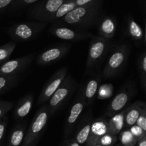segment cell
<instances>
[{
  "instance_id": "1",
  "label": "cell",
  "mask_w": 146,
  "mask_h": 146,
  "mask_svg": "<svg viewBox=\"0 0 146 146\" xmlns=\"http://www.w3.org/2000/svg\"><path fill=\"white\" fill-rule=\"evenodd\" d=\"M101 7L102 3L76 7L66 15L54 22L78 29L86 30L97 24L102 16Z\"/></svg>"
},
{
  "instance_id": "2",
  "label": "cell",
  "mask_w": 146,
  "mask_h": 146,
  "mask_svg": "<svg viewBox=\"0 0 146 146\" xmlns=\"http://www.w3.org/2000/svg\"><path fill=\"white\" fill-rule=\"evenodd\" d=\"M47 104L41 107L33 118L28 129L26 131L21 146H36L46 127L49 119Z\"/></svg>"
},
{
  "instance_id": "3",
  "label": "cell",
  "mask_w": 146,
  "mask_h": 146,
  "mask_svg": "<svg viewBox=\"0 0 146 146\" xmlns=\"http://www.w3.org/2000/svg\"><path fill=\"white\" fill-rule=\"evenodd\" d=\"M110 46V40L106 39L99 36L93 35L91 38L86 64V74L91 73L101 64L108 52Z\"/></svg>"
},
{
  "instance_id": "4",
  "label": "cell",
  "mask_w": 146,
  "mask_h": 146,
  "mask_svg": "<svg viewBox=\"0 0 146 146\" xmlns=\"http://www.w3.org/2000/svg\"><path fill=\"white\" fill-rule=\"evenodd\" d=\"M46 23L38 21L19 22L8 29V34L14 41H28L35 38L46 26Z\"/></svg>"
},
{
  "instance_id": "5",
  "label": "cell",
  "mask_w": 146,
  "mask_h": 146,
  "mask_svg": "<svg viewBox=\"0 0 146 146\" xmlns=\"http://www.w3.org/2000/svg\"><path fill=\"white\" fill-rule=\"evenodd\" d=\"M76 88V84L71 74H67L62 84L48 99V108L49 116H52L65 104Z\"/></svg>"
},
{
  "instance_id": "6",
  "label": "cell",
  "mask_w": 146,
  "mask_h": 146,
  "mask_svg": "<svg viewBox=\"0 0 146 146\" xmlns=\"http://www.w3.org/2000/svg\"><path fill=\"white\" fill-rule=\"evenodd\" d=\"M130 54V48L126 43L116 47L111 54L103 71L104 79L115 77L123 68Z\"/></svg>"
},
{
  "instance_id": "7",
  "label": "cell",
  "mask_w": 146,
  "mask_h": 146,
  "mask_svg": "<svg viewBox=\"0 0 146 146\" xmlns=\"http://www.w3.org/2000/svg\"><path fill=\"white\" fill-rule=\"evenodd\" d=\"M65 0H44L29 8L28 17L43 23L50 22L51 17Z\"/></svg>"
},
{
  "instance_id": "8",
  "label": "cell",
  "mask_w": 146,
  "mask_h": 146,
  "mask_svg": "<svg viewBox=\"0 0 146 146\" xmlns=\"http://www.w3.org/2000/svg\"><path fill=\"white\" fill-rule=\"evenodd\" d=\"M52 35L66 41H79L91 38L94 34L87 30L78 29L68 26L54 23L49 29Z\"/></svg>"
},
{
  "instance_id": "9",
  "label": "cell",
  "mask_w": 146,
  "mask_h": 146,
  "mask_svg": "<svg viewBox=\"0 0 146 146\" xmlns=\"http://www.w3.org/2000/svg\"><path fill=\"white\" fill-rule=\"evenodd\" d=\"M86 107V101L84 96V90L83 86L78 90V93L76 96L74 104L71 106V110L69 111L68 117L65 122L64 125V135L65 137H68L72 132L78 118L81 114L84 111V108Z\"/></svg>"
},
{
  "instance_id": "10",
  "label": "cell",
  "mask_w": 146,
  "mask_h": 146,
  "mask_svg": "<svg viewBox=\"0 0 146 146\" xmlns=\"http://www.w3.org/2000/svg\"><path fill=\"white\" fill-rule=\"evenodd\" d=\"M68 74V68L62 67L48 79L46 84L44 86L38 98V105L45 104L48 101L51 96L62 84L63 81Z\"/></svg>"
},
{
  "instance_id": "11",
  "label": "cell",
  "mask_w": 146,
  "mask_h": 146,
  "mask_svg": "<svg viewBox=\"0 0 146 146\" xmlns=\"http://www.w3.org/2000/svg\"><path fill=\"white\" fill-rule=\"evenodd\" d=\"M133 86L134 84H132L131 82L129 83V84H126L124 88H123L119 91V93L113 98L106 112V115L110 117L113 116L119 113L123 109V108H125L135 92Z\"/></svg>"
},
{
  "instance_id": "12",
  "label": "cell",
  "mask_w": 146,
  "mask_h": 146,
  "mask_svg": "<svg viewBox=\"0 0 146 146\" xmlns=\"http://www.w3.org/2000/svg\"><path fill=\"white\" fill-rule=\"evenodd\" d=\"M34 54H31L12 60H8L0 66V76L19 75L32 63Z\"/></svg>"
},
{
  "instance_id": "13",
  "label": "cell",
  "mask_w": 146,
  "mask_h": 146,
  "mask_svg": "<svg viewBox=\"0 0 146 146\" xmlns=\"http://www.w3.org/2000/svg\"><path fill=\"white\" fill-rule=\"evenodd\" d=\"M70 48L68 44H61L48 48L38 56L36 64L43 66L56 62L68 52Z\"/></svg>"
},
{
  "instance_id": "14",
  "label": "cell",
  "mask_w": 146,
  "mask_h": 146,
  "mask_svg": "<svg viewBox=\"0 0 146 146\" xmlns=\"http://www.w3.org/2000/svg\"><path fill=\"white\" fill-rule=\"evenodd\" d=\"M98 34L99 36L111 40L113 38L117 28V22L113 16H101L97 23Z\"/></svg>"
},
{
  "instance_id": "15",
  "label": "cell",
  "mask_w": 146,
  "mask_h": 146,
  "mask_svg": "<svg viewBox=\"0 0 146 146\" xmlns=\"http://www.w3.org/2000/svg\"><path fill=\"white\" fill-rule=\"evenodd\" d=\"M107 133H108V121L104 118L95 120L91 124V131L86 145V146H95L98 140Z\"/></svg>"
},
{
  "instance_id": "16",
  "label": "cell",
  "mask_w": 146,
  "mask_h": 146,
  "mask_svg": "<svg viewBox=\"0 0 146 146\" xmlns=\"http://www.w3.org/2000/svg\"><path fill=\"white\" fill-rule=\"evenodd\" d=\"M101 81V76L97 75L88 79L85 86H83L84 96L86 101V106L89 107L94 104L96 94L98 93V86Z\"/></svg>"
},
{
  "instance_id": "17",
  "label": "cell",
  "mask_w": 146,
  "mask_h": 146,
  "mask_svg": "<svg viewBox=\"0 0 146 146\" xmlns=\"http://www.w3.org/2000/svg\"><path fill=\"white\" fill-rule=\"evenodd\" d=\"M93 121L94 120H93L92 114L89 113L86 115L85 117L81 120V122L78 124V129H77L74 140L79 145H84L86 143L88 136H89L91 124H92Z\"/></svg>"
},
{
  "instance_id": "18",
  "label": "cell",
  "mask_w": 146,
  "mask_h": 146,
  "mask_svg": "<svg viewBox=\"0 0 146 146\" xmlns=\"http://www.w3.org/2000/svg\"><path fill=\"white\" fill-rule=\"evenodd\" d=\"M127 29L128 35L136 44H145V32L131 15L127 17Z\"/></svg>"
},
{
  "instance_id": "19",
  "label": "cell",
  "mask_w": 146,
  "mask_h": 146,
  "mask_svg": "<svg viewBox=\"0 0 146 146\" xmlns=\"http://www.w3.org/2000/svg\"><path fill=\"white\" fill-rule=\"evenodd\" d=\"M145 108V104L142 101H137L125 110L124 123L125 128H131L135 124L141 111Z\"/></svg>"
},
{
  "instance_id": "20",
  "label": "cell",
  "mask_w": 146,
  "mask_h": 146,
  "mask_svg": "<svg viewBox=\"0 0 146 146\" xmlns=\"http://www.w3.org/2000/svg\"><path fill=\"white\" fill-rule=\"evenodd\" d=\"M34 103V96L28 94L23 97L18 102L14 110V117L16 119H23L31 111Z\"/></svg>"
},
{
  "instance_id": "21",
  "label": "cell",
  "mask_w": 146,
  "mask_h": 146,
  "mask_svg": "<svg viewBox=\"0 0 146 146\" xmlns=\"http://www.w3.org/2000/svg\"><path fill=\"white\" fill-rule=\"evenodd\" d=\"M25 123H20L14 127L10 133L8 146H21L26 133Z\"/></svg>"
},
{
  "instance_id": "22",
  "label": "cell",
  "mask_w": 146,
  "mask_h": 146,
  "mask_svg": "<svg viewBox=\"0 0 146 146\" xmlns=\"http://www.w3.org/2000/svg\"><path fill=\"white\" fill-rule=\"evenodd\" d=\"M124 113H125V110L123 112L112 116L111 119L108 121V131L109 133L118 135V134L122 131L125 127Z\"/></svg>"
},
{
  "instance_id": "23",
  "label": "cell",
  "mask_w": 146,
  "mask_h": 146,
  "mask_svg": "<svg viewBox=\"0 0 146 146\" xmlns=\"http://www.w3.org/2000/svg\"><path fill=\"white\" fill-rule=\"evenodd\" d=\"M20 79L19 75L0 76V94L14 88Z\"/></svg>"
},
{
  "instance_id": "24",
  "label": "cell",
  "mask_w": 146,
  "mask_h": 146,
  "mask_svg": "<svg viewBox=\"0 0 146 146\" xmlns=\"http://www.w3.org/2000/svg\"><path fill=\"white\" fill-rule=\"evenodd\" d=\"M75 1L76 0H65V1L62 4V5L57 10L55 14L51 17L50 22H54V21L60 19L66 15L70 11L74 9L76 7Z\"/></svg>"
},
{
  "instance_id": "25",
  "label": "cell",
  "mask_w": 146,
  "mask_h": 146,
  "mask_svg": "<svg viewBox=\"0 0 146 146\" xmlns=\"http://www.w3.org/2000/svg\"><path fill=\"white\" fill-rule=\"evenodd\" d=\"M138 69L139 71L140 78L142 88L144 91H146V52L143 51L137 60Z\"/></svg>"
},
{
  "instance_id": "26",
  "label": "cell",
  "mask_w": 146,
  "mask_h": 146,
  "mask_svg": "<svg viewBox=\"0 0 146 146\" xmlns=\"http://www.w3.org/2000/svg\"><path fill=\"white\" fill-rule=\"evenodd\" d=\"M17 44L14 41H10L0 46V64H3L8 61L10 56L15 50Z\"/></svg>"
},
{
  "instance_id": "27",
  "label": "cell",
  "mask_w": 146,
  "mask_h": 146,
  "mask_svg": "<svg viewBox=\"0 0 146 146\" xmlns=\"http://www.w3.org/2000/svg\"><path fill=\"white\" fill-rule=\"evenodd\" d=\"M120 141L123 146H135L138 141L130 131H121L120 134Z\"/></svg>"
},
{
  "instance_id": "28",
  "label": "cell",
  "mask_w": 146,
  "mask_h": 146,
  "mask_svg": "<svg viewBox=\"0 0 146 146\" xmlns=\"http://www.w3.org/2000/svg\"><path fill=\"white\" fill-rule=\"evenodd\" d=\"M117 141H118V135L107 133L98 140L96 144H99L102 146H114Z\"/></svg>"
},
{
  "instance_id": "29",
  "label": "cell",
  "mask_w": 146,
  "mask_h": 146,
  "mask_svg": "<svg viewBox=\"0 0 146 146\" xmlns=\"http://www.w3.org/2000/svg\"><path fill=\"white\" fill-rule=\"evenodd\" d=\"M38 0H16L9 7V10L11 11H15L19 9L24 8L27 6L36 2Z\"/></svg>"
},
{
  "instance_id": "30",
  "label": "cell",
  "mask_w": 146,
  "mask_h": 146,
  "mask_svg": "<svg viewBox=\"0 0 146 146\" xmlns=\"http://www.w3.org/2000/svg\"><path fill=\"white\" fill-rule=\"evenodd\" d=\"M98 91V96L101 99L109 98L113 94V86L112 84H104V86L100 88Z\"/></svg>"
},
{
  "instance_id": "31",
  "label": "cell",
  "mask_w": 146,
  "mask_h": 146,
  "mask_svg": "<svg viewBox=\"0 0 146 146\" xmlns=\"http://www.w3.org/2000/svg\"><path fill=\"white\" fill-rule=\"evenodd\" d=\"M14 106L12 102L7 101H0V118L7 115V113Z\"/></svg>"
},
{
  "instance_id": "32",
  "label": "cell",
  "mask_w": 146,
  "mask_h": 146,
  "mask_svg": "<svg viewBox=\"0 0 146 146\" xmlns=\"http://www.w3.org/2000/svg\"><path fill=\"white\" fill-rule=\"evenodd\" d=\"M135 125L141 128L143 131L146 132V107L141 111Z\"/></svg>"
},
{
  "instance_id": "33",
  "label": "cell",
  "mask_w": 146,
  "mask_h": 146,
  "mask_svg": "<svg viewBox=\"0 0 146 146\" xmlns=\"http://www.w3.org/2000/svg\"><path fill=\"white\" fill-rule=\"evenodd\" d=\"M131 129L130 131H131V133L133 134V135L138 141H139V140L141 139L143 137L146 135V132L143 131L140 128H138L137 125H133V126H131Z\"/></svg>"
},
{
  "instance_id": "34",
  "label": "cell",
  "mask_w": 146,
  "mask_h": 146,
  "mask_svg": "<svg viewBox=\"0 0 146 146\" xmlns=\"http://www.w3.org/2000/svg\"><path fill=\"white\" fill-rule=\"evenodd\" d=\"M103 0H76V7H82L84 5H88V4H97V3H102Z\"/></svg>"
},
{
  "instance_id": "35",
  "label": "cell",
  "mask_w": 146,
  "mask_h": 146,
  "mask_svg": "<svg viewBox=\"0 0 146 146\" xmlns=\"http://www.w3.org/2000/svg\"><path fill=\"white\" fill-rule=\"evenodd\" d=\"M7 115H4L3 118H0V143L2 140L4 132H5L6 126H7Z\"/></svg>"
},
{
  "instance_id": "36",
  "label": "cell",
  "mask_w": 146,
  "mask_h": 146,
  "mask_svg": "<svg viewBox=\"0 0 146 146\" xmlns=\"http://www.w3.org/2000/svg\"><path fill=\"white\" fill-rule=\"evenodd\" d=\"M16 0H0V13L3 12L9 8L10 6Z\"/></svg>"
},
{
  "instance_id": "37",
  "label": "cell",
  "mask_w": 146,
  "mask_h": 146,
  "mask_svg": "<svg viewBox=\"0 0 146 146\" xmlns=\"http://www.w3.org/2000/svg\"><path fill=\"white\" fill-rule=\"evenodd\" d=\"M61 146H80V145L74 139H68L64 141Z\"/></svg>"
},
{
  "instance_id": "38",
  "label": "cell",
  "mask_w": 146,
  "mask_h": 146,
  "mask_svg": "<svg viewBox=\"0 0 146 146\" xmlns=\"http://www.w3.org/2000/svg\"><path fill=\"white\" fill-rule=\"evenodd\" d=\"M137 146H146V135L143 137L137 143Z\"/></svg>"
},
{
  "instance_id": "39",
  "label": "cell",
  "mask_w": 146,
  "mask_h": 146,
  "mask_svg": "<svg viewBox=\"0 0 146 146\" xmlns=\"http://www.w3.org/2000/svg\"><path fill=\"white\" fill-rule=\"evenodd\" d=\"M114 146H123V145H121V143H119V144H116V145H115Z\"/></svg>"
},
{
  "instance_id": "40",
  "label": "cell",
  "mask_w": 146,
  "mask_h": 146,
  "mask_svg": "<svg viewBox=\"0 0 146 146\" xmlns=\"http://www.w3.org/2000/svg\"><path fill=\"white\" fill-rule=\"evenodd\" d=\"M95 146H102V145H99V144H96V145Z\"/></svg>"
}]
</instances>
